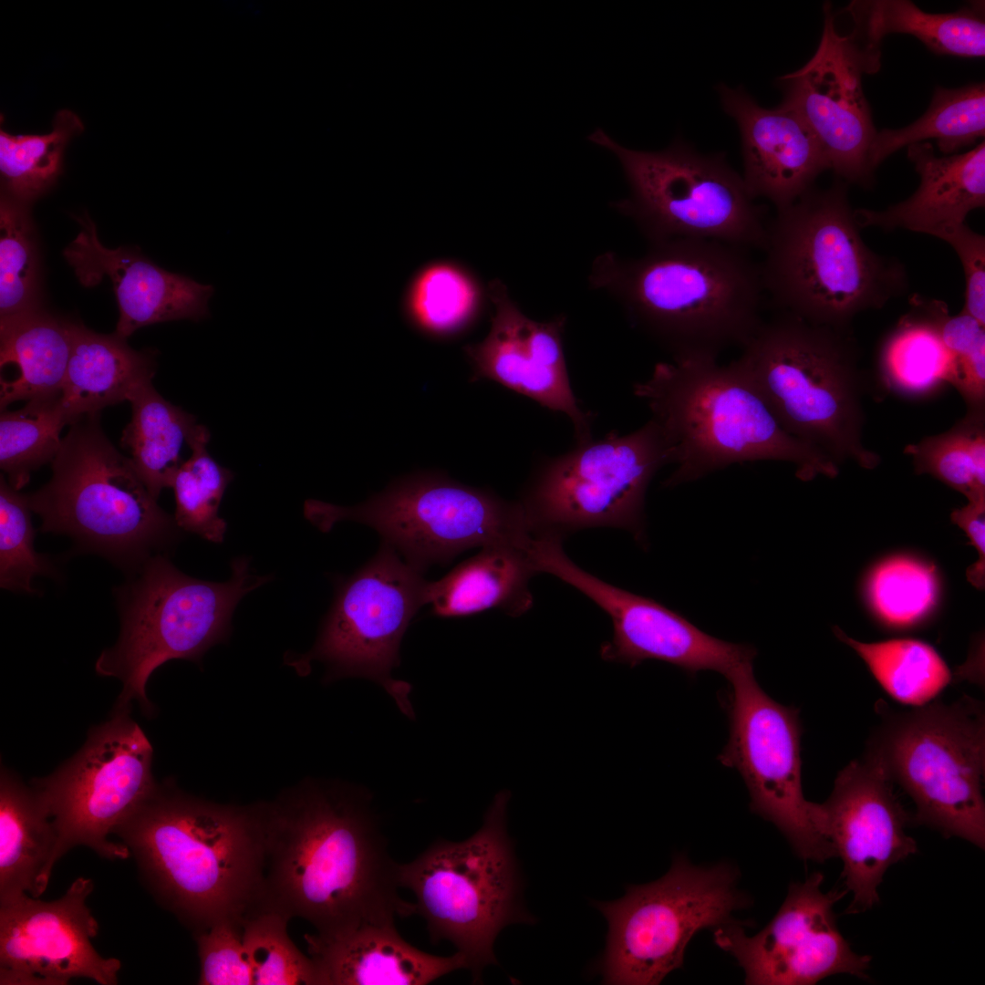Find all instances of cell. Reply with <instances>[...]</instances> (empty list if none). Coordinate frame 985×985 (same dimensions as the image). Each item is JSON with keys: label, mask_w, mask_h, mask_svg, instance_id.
I'll use <instances>...</instances> for the list:
<instances>
[{"label": "cell", "mask_w": 985, "mask_h": 985, "mask_svg": "<svg viewBox=\"0 0 985 985\" xmlns=\"http://www.w3.org/2000/svg\"><path fill=\"white\" fill-rule=\"evenodd\" d=\"M261 809V907L306 919L319 934L415 914L414 904L398 895L399 864L388 853L369 793L308 781Z\"/></svg>", "instance_id": "6da1fadb"}, {"label": "cell", "mask_w": 985, "mask_h": 985, "mask_svg": "<svg viewBox=\"0 0 985 985\" xmlns=\"http://www.w3.org/2000/svg\"><path fill=\"white\" fill-rule=\"evenodd\" d=\"M749 250L678 238L650 244L638 258L607 252L593 262L589 282L611 295L673 361L717 359L742 347L763 321L761 264Z\"/></svg>", "instance_id": "7a4b0ae2"}, {"label": "cell", "mask_w": 985, "mask_h": 985, "mask_svg": "<svg viewBox=\"0 0 985 985\" xmlns=\"http://www.w3.org/2000/svg\"><path fill=\"white\" fill-rule=\"evenodd\" d=\"M114 834L156 899L194 934L242 922L262 905L261 804H221L159 785Z\"/></svg>", "instance_id": "3957f363"}, {"label": "cell", "mask_w": 985, "mask_h": 985, "mask_svg": "<svg viewBox=\"0 0 985 985\" xmlns=\"http://www.w3.org/2000/svg\"><path fill=\"white\" fill-rule=\"evenodd\" d=\"M762 250V283L772 306L814 325L850 330L857 315L884 307L909 288L902 261L863 240L840 179L778 210Z\"/></svg>", "instance_id": "277c9868"}, {"label": "cell", "mask_w": 985, "mask_h": 985, "mask_svg": "<svg viewBox=\"0 0 985 985\" xmlns=\"http://www.w3.org/2000/svg\"><path fill=\"white\" fill-rule=\"evenodd\" d=\"M669 445L675 487L734 463H792L802 481L835 477L838 464L786 432L762 399L731 362L697 359L657 363L634 385Z\"/></svg>", "instance_id": "5b68a950"}, {"label": "cell", "mask_w": 985, "mask_h": 985, "mask_svg": "<svg viewBox=\"0 0 985 985\" xmlns=\"http://www.w3.org/2000/svg\"><path fill=\"white\" fill-rule=\"evenodd\" d=\"M731 361L781 427L837 464L874 469L880 457L863 442L865 377L850 330L785 312L762 321Z\"/></svg>", "instance_id": "8992f818"}, {"label": "cell", "mask_w": 985, "mask_h": 985, "mask_svg": "<svg viewBox=\"0 0 985 985\" xmlns=\"http://www.w3.org/2000/svg\"><path fill=\"white\" fill-rule=\"evenodd\" d=\"M51 467L49 482L27 495L42 533L67 534L131 573L177 537L174 517L107 438L99 413L70 424Z\"/></svg>", "instance_id": "52a82bcc"}, {"label": "cell", "mask_w": 985, "mask_h": 985, "mask_svg": "<svg viewBox=\"0 0 985 985\" xmlns=\"http://www.w3.org/2000/svg\"><path fill=\"white\" fill-rule=\"evenodd\" d=\"M508 791L499 792L481 828L462 841L439 839L410 863L398 865V883L416 897L415 914L430 940L451 942L473 982L497 964L499 933L533 923L522 899L523 881L507 832Z\"/></svg>", "instance_id": "ba28073f"}, {"label": "cell", "mask_w": 985, "mask_h": 985, "mask_svg": "<svg viewBox=\"0 0 985 985\" xmlns=\"http://www.w3.org/2000/svg\"><path fill=\"white\" fill-rule=\"evenodd\" d=\"M231 566L226 582L204 581L156 554L117 590L120 634L95 663L98 674L122 682L116 710L128 711L134 700L149 708L145 689L152 672L171 659L198 660L223 641L239 601L270 579L251 574L245 557Z\"/></svg>", "instance_id": "9c48e42d"}, {"label": "cell", "mask_w": 985, "mask_h": 985, "mask_svg": "<svg viewBox=\"0 0 985 985\" xmlns=\"http://www.w3.org/2000/svg\"><path fill=\"white\" fill-rule=\"evenodd\" d=\"M911 797V822L985 847L983 705L969 696L886 715L866 755Z\"/></svg>", "instance_id": "30bf717a"}, {"label": "cell", "mask_w": 985, "mask_h": 985, "mask_svg": "<svg viewBox=\"0 0 985 985\" xmlns=\"http://www.w3.org/2000/svg\"><path fill=\"white\" fill-rule=\"evenodd\" d=\"M304 515L324 533L342 521L368 525L421 573L473 547L526 544L533 536L519 500L435 472L402 477L353 506L308 499Z\"/></svg>", "instance_id": "8fae6325"}, {"label": "cell", "mask_w": 985, "mask_h": 985, "mask_svg": "<svg viewBox=\"0 0 985 985\" xmlns=\"http://www.w3.org/2000/svg\"><path fill=\"white\" fill-rule=\"evenodd\" d=\"M587 139L617 159L629 195L612 207L650 244L697 238L762 249V209L722 153L700 154L680 139L658 151L632 150L602 129Z\"/></svg>", "instance_id": "7c38bea8"}, {"label": "cell", "mask_w": 985, "mask_h": 985, "mask_svg": "<svg viewBox=\"0 0 985 985\" xmlns=\"http://www.w3.org/2000/svg\"><path fill=\"white\" fill-rule=\"evenodd\" d=\"M738 884L739 872L731 864L697 866L679 854L660 878L628 886L617 900L594 902L608 926L597 965L603 983L659 984L681 968L699 931L726 924L748 907Z\"/></svg>", "instance_id": "4fadbf2b"}, {"label": "cell", "mask_w": 985, "mask_h": 985, "mask_svg": "<svg viewBox=\"0 0 985 985\" xmlns=\"http://www.w3.org/2000/svg\"><path fill=\"white\" fill-rule=\"evenodd\" d=\"M668 464L669 448L653 419L628 434L612 431L542 460L519 500L532 535L563 539L582 529L616 527L642 539L647 490Z\"/></svg>", "instance_id": "5bb4252c"}, {"label": "cell", "mask_w": 985, "mask_h": 985, "mask_svg": "<svg viewBox=\"0 0 985 985\" xmlns=\"http://www.w3.org/2000/svg\"><path fill=\"white\" fill-rule=\"evenodd\" d=\"M152 756L142 729L128 711L115 710L89 731L70 760L50 775L34 779L31 786L57 835L55 863L78 845L107 859L130 856L123 843L109 835L157 790Z\"/></svg>", "instance_id": "9a60e30c"}, {"label": "cell", "mask_w": 985, "mask_h": 985, "mask_svg": "<svg viewBox=\"0 0 985 985\" xmlns=\"http://www.w3.org/2000/svg\"><path fill=\"white\" fill-rule=\"evenodd\" d=\"M380 542L377 554L336 593L313 648L299 665L324 662L331 678L362 677L379 684L410 719L411 686L392 678L399 665L402 638L412 618L425 606L428 581Z\"/></svg>", "instance_id": "2e32d148"}, {"label": "cell", "mask_w": 985, "mask_h": 985, "mask_svg": "<svg viewBox=\"0 0 985 985\" xmlns=\"http://www.w3.org/2000/svg\"><path fill=\"white\" fill-rule=\"evenodd\" d=\"M726 679L730 733L718 760L740 772L752 812L772 823L799 858L824 863L835 857L832 845L814 824L812 802L803 793L798 710L763 691L753 664Z\"/></svg>", "instance_id": "e0dca14e"}, {"label": "cell", "mask_w": 985, "mask_h": 985, "mask_svg": "<svg viewBox=\"0 0 985 985\" xmlns=\"http://www.w3.org/2000/svg\"><path fill=\"white\" fill-rule=\"evenodd\" d=\"M532 542L529 554L537 573L574 586L610 617L613 635L600 648L603 659L630 667L655 659L690 674L713 670L725 677L753 664L752 646L714 638L658 602L597 578L567 556L561 538L540 536Z\"/></svg>", "instance_id": "ac0fdd59"}, {"label": "cell", "mask_w": 985, "mask_h": 985, "mask_svg": "<svg viewBox=\"0 0 985 985\" xmlns=\"http://www.w3.org/2000/svg\"><path fill=\"white\" fill-rule=\"evenodd\" d=\"M815 872L792 883L772 919L750 936L733 919L715 928V944L731 954L752 985H812L837 974L867 979L871 957L855 952L842 936L834 907L845 889L822 888Z\"/></svg>", "instance_id": "d6986e66"}, {"label": "cell", "mask_w": 985, "mask_h": 985, "mask_svg": "<svg viewBox=\"0 0 985 985\" xmlns=\"http://www.w3.org/2000/svg\"><path fill=\"white\" fill-rule=\"evenodd\" d=\"M891 784L880 765L866 756L838 772L825 802H812L816 829L843 862L845 888L853 895L846 914L878 904L886 870L918 851L917 842L906 833L911 816Z\"/></svg>", "instance_id": "ffe728a7"}, {"label": "cell", "mask_w": 985, "mask_h": 985, "mask_svg": "<svg viewBox=\"0 0 985 985\" xmlns=\"http://www.w3.org/2000/svg\"><path fill=\"white\" fill-rule=\"evenodd\" d=\"M92 890L90 878L78 877L56 900L24 894L0 902L1 985H65L75 978L117 984L120 961L91 943L98 931L86 903Z\"/></svg>", "instance_id": "44dd1931"}, {"label": "cell", "mask_w": 985, "mask_h": 985, "mask_svg": "<svg viewBox=\"0 0 985 985\" xmlns=\"http://www.w3.org/2000/svg\"><path fill=\"white\" fill-rule=\"evenodd\" d=\"M863 71L837 33L832 5L824 4V29L814 56L782 76L781 105L795 112L818 140L829 170L847 182L870 185L868 150L876 130L863 92Z\"/></svg>", "instance_id": "7402d4cb"}, {"label": "cell", "mask_w": 985, "mask_h": 985, "mask_svg": "<svg viewBox=\"0 0 985 985\" xmlns=\"http://www.w3.org/2000/svg\"><path fill=\"white\" fill-rule=\"evenodd\" d=\"M492 326L481 342L464 347L472 381L490 379L541 406L566 415L576 442L592 439L593 415L581 409L569 380L563 347L566 318L539 322L526 316L499 280L490 283Z\"/></svg>", "instance_id": "603a6c76"}, {"label": "cell", "mask_w": 985, "mask_h": 985, "mask_svg": "<svg viewBox=\"0 0 985 985\" xmlns=\"http://www.w3.org/2000/svg\"><path fill=\"white\" fill-rule=\"evenodd\" d=\"M77 220L82 230L63 254L83 285L93 286L104 276L110 279L119 310L116 335L127 338L155 323L209 316L213 286L170 273L134 250L109 249L88 215Z\"/></svg>", "instance_id": "cb8c5ba5"}, {"label": "cell", "mask_w": 985, "mask_h": 985, "mask_svg": "<svg viewBox=\"0 0 985 985\" xmlns=\"http://www.w3.org/2000/svg\"><path fill=\"white\" fill-rule=\"evenodd\" d=\"M724 111L741 137L743 181L754 199L769 200L776 211L794 202L829 170L818 140L792 109L760 106L742 88L718 87Z\"/></svg>", "instance_id": "d4e9b609"}, {"label": "cell", "mask_w": 985, "mask_h": 985, "mask_svg": "<svg viewBox=\"0 0 985 985\" xmlns=\"http://www.w3.org/2000/svg\"><path fill=\"white\" fill-rule=\"evenodd\" d=\"M919 185L907 199L884 210L855 209L860 228L904 229L944 241L973 210L985 206V143L951 155L937 156L931 143L907 146Z\"/></svg>", "instance_id": "484cf974"}, {"label": "cell", "mask_w": 985, "mask_h": 985, "mask_svg": "<svg viewBox=\"0 0 985 985\" xmlns=\"http://www.w3.org/2000/svg\"><path fill=\"white\" fill-rule=\"evenodd\" d=\"M319 985H424L465 969L455 952L441 957L400 937L394 923L360 924L329 934H306Z\"/></svg>", "instance_id": "4316f807"}, {"label": "cell", "mask_w": 985, "mask_h": 985, "mask_svg": "<svg viewBox=\"0 0 985 985\" xmlns=\"http://www.w3.org/2000/svg\"><path fill=\"white\" fill-rule=\"evenodd\" d=\"M839 13L848 18L851 28L848 33L836 31L863 73L879 69L882 39L892 33L911 35L938 55H985L984 4L980 1L953 13L932 14L908 0H855Z\"/></svg>", "instance_id": "83f0119b"}, {"label": "cell", "mask_w": 985, "mask_h": 985, "mask_svg": "<svg viewBox=\"0 0 985 985\" xmlns=\"http://www.w3.org/2000/svg\"><path fill=\"white\" fill-rule=\"evenodd\" d=\"M528 544L482 547L442 578L428 581L425 606L441 617H467L489 609L513 617L524 614L533 606L529 582L537 574Z\"/></svg>", "instance_id": "f1b7e54d"}, {"label": "cell", "mask_w": 985, "mask_h": 985, "mask_svg": "<svg viewBox=\"0 0 985 985\" xmlns=\"http://www.w3.org/2000/svg\"><path fill=\"white\" fill-rule=\"evenodd\" d=\"M71 354L60 403L71 424L79 417L100 413L106 407L128 400L133 390L152 381L153 355L136 351L115 333H96L71 322Z\"/></svg>", "instance_id": "f546056e"}, {"label": "cell", "mask_w": 985, "mask_h": 985, "mask_svg": "<svg viewBox=\"0 0 985 985\" xmlns=\"http://www.w3.org/2000/svg\"><path fill=\"white\" fill-rule=\"evenodd\" d=\"M57 835L34 788L5 767L0 776V902L39 897L55 866Z\"/></svg>", "instance_id": "4dcf8cb0"}, {"label": "cell", "mask_w": 985, "mask_h": 985, "mask_svg": "<svg viewBox=\"0 0 985 985\" xmlns=\"http://www.w3.org/2000/svg\"><path fill=\"white\" fill-rule=\"evenodd\" d=\"M72 347L71 321L39 307L0 319L1 410L17 400L60 396Z\"/></svg>", "instance_id": "1f68e13d"}, {"label": "cell", "mask_w": 985, "mask_h": 985, "mask_svg": "<svg viewBox=\"0 0 985 985\" xmlns=\"http://www.w3.org/2000/svg\"><path fill=\"white\" fill-rule=\"evenodd\" d=\"M946 303L914 294L909 309L883 339L878 350L879 378L899 396L922 399L952 385L957 358L945 347L940 324Z\"/></svg>", "instance_id": "d6a6232c"}, {"label": "cell", "mask_w": 985, "mask_h": 985, "mask_svg": "<svg viewBox=\"0 0 985 985\" xmlns=\"http://www.w3.org/2000/svg\"><path fill=\"white\" fill-rule=\"evenodd\" d=\"M128 401L132 415L120 444L130 454L150 494L158 499L162 489L171 487L184 461L182 446H189L200 424L192 414L165 399L152 381L133 390Z\"/></svg>", "instance_id": "836d02e7"}, {"label": "cell", "mask_w": 985, "mask_h": 985, "mask_svg": "<svg viewBox=\"0 0 985 985\" xmlns=\"http://www.w3.org/2000/svg\"><path fill=\"white\" fill-rule=\"evenodd\" d=\"M985 134V85L973 83L959 88L937 87L928 110L910 125L876 131L868 150L872 172L899 149L928 139L936 140L945 155L973 145Z\"/></svg>", "instance_id": "e575fe53"}, {"label": "cell", "mask_w": 985, "mask_h": 985, "mask_svg": "<svg viewBox=\"0 0 985 985\" xmlns=\"http://www.w3.org/2000/svg\"><path fill=\"white\" fill-rule=\"evenodd\" d=\"M84 130L69 109L57 111L52 130L43 134H13L0 130L1 197L24 206L46 193L60 175L71 139Z\"/></svg>", "instance_id": "d590c367"}, {"label": "cell", "mask_w": 985, "mask_h": 985, "mask_svg": "<svg viewBox=\"0 0 985 985\" xmlns=\"http://www.w3.org/2000/svg\"><path fill=\"white\" fill-rule=\"evenodd\" d=\"M838 639L865 661L882 688L896 700L923 706L951 680V672L929 644L914 638L862 642L835 627Z\"/></svg>", "instance_id": "8d00e7d4"}, {"label": "cell", "mask_w": 985, "mask_h": 985, "mask_svg": "<svg viewBox=\"0 0 985 985\" xmlns=\"http://www.w3.org/2000/svg\"><path fill=\"white\" fill-rule=\"evenodd\" d=\"M0 467L11 487L26 486L32 472L52 462L62 439L60 432L71 422L60 396L27 401L16 410H1Z\"/></svg>", "instance_id": "74e56055"}, {"label": "cell", "mask_w": 985, "mask_h": 985, "mask_svg": "<svg viewBox=\"0 0 985 985\" xmlns=\"http://www.w3.org/2000/svg\"><path fill=\"white\" fill-rule=\"evenodd\" d=\"M209 441V430L200 424L189 443L192 454L179 468L171 485L176 502L174 520L183 531L221 543L227 524L218 512L233 473L210 455Z\"/></svg>", "instance_id": "f35d334b"}, {"label": "cell", "mask_w": 985, "mask_h": 985, "mask_svg": "<svg viewBox=\"0 0 985 985\" xmlns=\"http://www.w3.org/2000/svg\"><path fill=\"white\" fill-rule=\"evenodd\" d=\"M481 304V289L473 276L451 263H436L423 268L410 285L406 301L414 325L441 337L470 326Z\"/></svg>", "instance_id": "ab89813d"}, {"label": "cell", "mask_w": 985, "mask_h": 985, "mask_svg": "<svg viewBox=\"0 0 985 985\" xmlns=\"http://www.w3.org/2000/svg\"><path fill=\"white\" fill-rule=\"evenodd\" d=\"M939 582L928 563L895 555L878 563L866 581V595L875 616L894 628L913 627L935 608Z\"/></svg>", "instance_id": "60d3db41"}, {"label": "cell", "mask_w": 985, "mask_h": 985, "mask_svg": "<svg viewBox=\"0 0 985 985\" xmlns=\"http://www.w3.org/2000/svg\"><path fill=\"white\" fill-rule=\"evenodd\" d=\"M290 918L258 907L242 921V938L253 985H319L316 967L287 933Z\"/></svg>", "instance_id": "b9f144b4"}, {"label": "cell", "mask_w": 985, "mask_h": 985, "mask_svg": "<svg viewBox=\"0 0 985 985\" xmlns=\"http://www.w3.org/2000/svg\"><path fill=\"white\" fill-rule=\"evenodd\" d=\"M37 270L27 207L1 197L0 319L38 308Z\"/></svg>", "instance_id": "7bdbcfd3"}, {"label": "cell", "mask_w": 985, "mask_h": 985, "mask_svg": "<svg viewBox=\"0 0 985 985\" xmlns=\"http://www.w3.org/2000/svg\"><path fill=\"white\" fill-rule=\"evenodd\" d=\"M27 495L0 477V586L2 588L35 594L36 575H57L52 561L36 552V532L31 522Z\"/></svg>", "instance_id": "ee69618b"}, {"label": "cell", "mask_w": 985, "mask_h": 985, "mask_svg": "<svg viewBox=\"0 0 985 985\" xmlns=\"http://www.w3.org/2000/svg\"><path fill=\"white\" fill-rule=\"evenodd\" d=\"M985 416L967 415L952 429L908 444L904 453L912 457L918 474H929L969 502L985 500V476L977 471L971 454V439L976 425Z\"/></svg>", "instance_id": "f6af8a7d"}, {"label": "cell", "mask_w": 985, "mask_h": 985, "mask_svg": "<svg viewBox=\"0 0 985 985\" xmlns=\"http://www.w3.org/2000/svg\"><path fill=\"white\" fill-rule=\"evenodd\" d=\"M200 959L199 984L253 985L242 938V922L226 920L194 934Z\"/></svg>", "instance_id": "bcb514c9"}, {"label": "cell", "mask_w": 985, "mask_h": 985, "mask_svg": "<svg viewBox=\"0 0 985 985\" xmlns=\"http://www.w3.org/2000/svg\"><path fill=\"white\" fill-rule=\"evenodd\" d=\"M944 242L955 251L963 268L965 293L960 313L985 326V236L964 223Z\"/></svg>", "instance_id": "7dc6e473"}, {"label": "cell", "mask_w": 985, "mask_h": 985, "mask_svg": "<svg viewBox=\"0 0 985 985\" xmlns=\"http://www.w3.org/2000/svg\"><path fill=\"white\" fill-rule=\"evenodd\" d=\"M952 386L964 399L968 408L967 415H985V347L957 358Z\"/></svg>", "instance_id": "c3c4849f"}, {"label": "cell", "mask_w": 985, "mask_h": 985, "mask_svg": "<svg viewBox=\"0 0 985 985\" xmlns=\"http://www.w3.org/2000/svg\"><path fill=\"white\" fill-rule=\"evenodd\" d=\"M951 521L961 528L978 553L977 561L967 569V579L979 589L985 584V500L970 501L951 513Z\"/></svg>", "instance_id": "681fc988"}, {"label": "cell", "mask_w": 985, "mask_h": 985, "mask_svg": "<svg viewBox=\"0 0 985 985\" xmlns=\"http://www.w3.org/2000/svg\"><path fill=\"white\" fill-rule=\"evenodd\" d=\"M940 336L945 347L956 358L985 347L984 326L963 313L950 316L948 311L940 324Z\"/></svg>", "instance_id": "f907efd6"}]
</instances>
